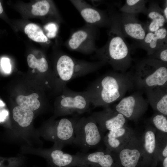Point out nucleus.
<instances>
[{
  "instance_id": "4be33fe9",
  "label": "nucleus",
  "mask_w": 167,
  "mask_h": 167,
  "mask_svg": "<svg viewBox=\"0 0 167 167\" xmlns=\"http://www.w3.org/2000/svg\"><path fill=\"white\" fill-rule=\"evenodd\" d=\"M31 12L34 15L42 16L57 14L52 2L46 0L39 1L33 4L32 6Z\"/></svg>"
},
{
  "instance_id": "cd10ccee",
  "label": "nucleus",
  "mask_w": 167,
  "mask_h": 167,
  "mask_svg": "<svg viewBox=\"0 0 167 167\" xmlns=\"http://www.w3.org/2000/svg\"><path fill=\"white\" fill-rule=\"evenodd\" d=\"M46 31V36L48 39L53 38L56 36L58 30V27L56 23L50 22L44 27Z\"/></svg>"
},
{
  "instance_id": "2eb2a0df",
  "label": "nucleus",
  "mask_w": 167,
  "mask_h": 167,
  "mask_svg": "<svg viewBox=\"0 0 167 167\" xmlns=\"http://www.w3.org/2000/svg\"><path fill=\"white\" fill-rule=\"evenodd\" d=\"M47 153L45 156L51 167H76L82 165L77 155L65 152L58 148L55 147Z\"/></svg>"
},
{
  "instance_id": "6ab92c4d",
  "label": "nucleus",
  "mask_w": 167,
  "mask_h": 167,
  "mask_svg": "<svg viewBox=\"0 0 167 167\" xmlns=\"http://www.w3.org/2000/svg\"><path fill=\"white\" fill-rule=\"evenodd\" d=\"M146 15L148 32H154L164 27L167 21L164 16L163 9L156 1L150 2Z\"/></svg>"
},
{
  "instance_id": "f257e3e1",
  "label": "nucleus",
  "mask_w": 167,
  "mask_h": 167,
  "mask_svg": "<svg viewBox=\"0 0 167 167\" xmlns=\"http://www.w3.org/2000/svg\"><path fill=\"white\" fill-rule=\"evenodd\" d=\"M108 13L110 24L107 41L97 49L92 58L109 64L115 71L125 72L132 63L130 49L121 29L120 14L111 9Z\"/></svg>"
},
{
  "instance_id": "473e14b6",
  "label": "nucleus",
  "mask_w": 167,
  "mask_h": 167,
  "mask_svg": "<svg viewBox=\"0 0 167 167\" xmlns=\"http://www.w3.org/2000/svg\"><path fill=\"white\" fill-rule=\"evenodd\" d=\"M6 113V111H3L0 112V120H2L5 117Z\"/></svg>"
},
{
  "instance_id": "393cba45",
  "label": "nucleus",
  "mask_w": 167,
  "mask_h": 167,
  "mask_svg": "<svg viewBox=\"0 0 167 167\" xmlns=\"http://www.w3.org/2000/svg\"><path fill=\"white\" fill-rule=\"evenodd\" d=\"M38 97V95L35 93L28 96L20 95L17 97L16 101L19 106L32 111L37 110L40 106Z\"/></svg>"
},
{
  "instance_id": "20e7f679",
  "label": "nucleus",
  "mask_w": 167,
  "mask_h": 167,
  "mask_svg": "<svg viewBox=\"0 0 167 167\" xmlns=\"http://www.w3.org/2000/svg\"><path fill=\"white\" fill-rule=\"evenodd\" d=\"M105 64L101 61L78 59L66 54L60 55L57 61L56 69L62 91L70 80L94 72Z\"/></svg>"
},
{
  "instance_id": "dca6fc26",
  "label": "nucleus",
  "mask_w": 167,
  "mask_h": 167,
  "mask_svg": "<svg viewBox=\"0 0 167 167\" xmlns=\"http://www.w3.org/2000/svg\"><path fill=\"white\" fill-rule=\"evenodd\" d=\"M82 165H88L97 167H113L115 157L113 154L106 149L105 150L86 153L77 152Z\"/></svg>"
},
{
  "instance_id": "f8f14e48",
  "label": "nucleus",
  "mask_w": 167,
  "mask_h": 167,
  "mask_svg": "<svg viewBox=\"0 0 167 167\" xmlns=\"http://www.w3.org/2000/svg\"><path fill=\"white\" fill-rule=\"evenodd\" d=\"M136 15L120 14V26L125 37H129L139 42L143 40L148 31L146 25L139 20Z\"/></svg>"
},
{
  "instance_id": "c756f323",
  "label": "nucleus",
  "mask_w": 167,
  "mask_h": 167,
  "mask_svg": "<svg viewBox=\"0 0 167 167\" xmlns=\"http://www.w3.org/2000/svg\"><path fill=\"white\" fill-rule=\"evenodd\" d=\"M1 65L2 69L6 73H9L11 71V66L10 60L7 58H2L1 61Z\"/></svg>"
},
{
  "instance_id": "5701e85b",
  "label": "nucleus",
  "mask_w": 167,
  "mask_h": 167,
  "mask_svg": "<svg viewBox=\"0 0 167 167\" xmlns=\"http://www.w3.org/2000/svg\"><path fill=\"white\" fill-rule=\"evenodd\" d=\"M148 1L144 0H126L120 10L122 13L135 14L142 13L146 15L148 8L146 4Z\"/></svg>"
},
{
  "instance_id": "aec40b11",
  "label": "nucleus",
  "mask_w": 167,
  "mask_h": 167,
  "mask_svg": "<svg viewBox=\"0 0 167 167\" xmlns=\"http://www.w3.org/2000/svg\"><path fill=\"white\" fill-rule=\"evenodd\" d=\"M155 128L148 126L141 139L143 158L157 155V135Z\"/></svg>"
},
{
  "instance_id": "412c9836",
  "label": "nucleus",
  "mask_w": 167,
  "mask_h": 167,
  "mask_svg": "<svg viewBox=\"0 0 167 167\" xmlns=\"http://www.w3.org/2000/svg\"><path fill=\"white\" fill-rule=\"evenodd\" d=\"M13 117L14 120L21 127H25L31 124L34 117L32 111L17 106L12 111Z\"/></svg>"
},
{
  "instance_id": "6e6552de",
  "label": "nucleus",
  "mask_w": 167,
  "mask_h": 167,
  "mask_svg": "<svg viewBox=\"0 0 167 167\" xmlns=\"http://www.w3.org/2000/svg\"><path fill=\"white\" fill-rule=\"evenodd\" d=\"M141 92H136L123 97L113 109L122 114L126 119L137 120L147 110L148 105Z\"/></svg>"
},
{
  "instance_id": "72a5a7b5",
  "label": "nucleus",
  "mask_w": 167,
  "mask_h": 167,
  "mask_svg": "<svg viewBox=\"0 0 167 167\" xmlns=\"http://www.w3.org/2000/svg\"><path fill=\"white\" fill-rule=\"evenodd\" d=\"M163 164V167H167V157L164 158Z\"/></svg>"
},
{
  "instance_id": "ddd939ff",
  "label": "nucleus",
  "mask_w": 167,
  "mask_h": 167,
  "mask_svg": "<svg viewBox=\"0 0 167 167\" xmlns=\"http://www.w3.org/2000/svg\"><path fill=\"white\" fill-rule=\"evenodd\" d=\"M112 153L118 158L123 167H136L143 157L141 139L135 135L123 147L117 152Z\"/></svg>"
},
{
  "instance_id": "0eeeda50",
  "label": "nucleus",
  "mask_w": 167,
  "mask_h": 167,
  "mask_svg": "<svg viewBox=\"0 0 167 167\" xmlns=\"http://www.w3.org/2000/svg\"><path fill=\"white\" fill-rule=\"evenodd\" d=\"M99 34L98 27L86 24L73 32L65 43L70 50L86 54L94 53Z\"/></svg>"
},
{
  "instance_id": "9b49d317",
  "label": "nucleus",
  "mask_w": 167,
  "mask_h": 167,
  "mask_svg": "<svg viewBox=\"0 0 167 167\" xmlns=\"http://www.w3.org/2000/svg\"><path fill=\"white\" fill-rule=\"evenodd\" d=\"M97 122L103 133L121 128L126 126V118L109 106L103 110L92 113L90 115Z\"/></svg>"
},
{
  "instance_id": "423d86ee",
  "label": "nucleus",
  "mask_w": 167,
  "mask_h": 167,
  "mask_svg": "<svg viewBox=\"0 0 167 167\" xmlns=\"http://www.w3.org/2000/svg\"><path fill=\"white\" fill-rule=\"evenodd\" d=\"M62 91L58 103L57 112L58 115L82 114L89 111L91 103L85 91H75L66 86Z\"/></svg>"
},
{
  "instance_id": "a211bd4d",
  "label": "nucleus",
  "mask_w": 167,
  "mask_h": 167,
  "mask_svg": "<svg viewBox=\"0 0 167 167\" xmlns=\"http://www.w3.org/2000/svg\"><path fill=\"white\" fill-rule=\"evenodd\" d=\"M147 100L156 113L167 115V87H157L146 89Z\"/></svg>"
},
{
  "instance_id": "7ed1b4c3",
  "label": "nucleus",
  "mask_w": 167,
  "mask_h": 167,
  "mask_svg": "<svg viewBox=\"0 0 167 167\" xmlns=\"http://www.w3.org/2000/svg\"><path fill=\"white\" fill-rule=\"evenodd\" d=\"M134 87L142 92L149 89L167 87V63L148 57L138 62L132 73Z\"/></svg>"
},
{
  "instance_id": "b1692460",
  "label": "nucleus",
  "mask_w": 167,
  "mask_h": 167,
  "mask_svg": "<svg viewBox=\"0 0 167 167\" xmlns=\"http://www.w3.org/2000/svg\"><path fill=\"white\" fill-rule=\"evenodd\" d=\"M24 32L28 37L34 41L47 43L49 41L41 28L35 24L31 23L27 24L24 27Z\"/></svg>"
},
{
  "instance_id": "bb28decb",
  "label": "nucleus",
  "mask_w": 167,
  "mask_h": 167,
  "mask_svg": "<svg viewBox=\"0 0 167 167\" xmlns=\"http://www.w3.org/2000/svg\"><path fill=\"white\" fill-rule=\"evenodd\" d=\"M150 121L155 128L158 131L164 133H167V116L156 113L152 117Z\"/></svg>"
},
{
  "instance_id": "2f4dec72",
  "label": "nucleus",
  "mask_w": 167,
  "mask_h": 167,
  "mask_svg": "<svg viewBox=\"0 0 167 167\" xmlns=\"http://www.w3.org/2000/svg\"><path fill=\"white\" fill-rule=\"evenodd\" d=\"M160 154H161L164 158L167 157V146L162 150Z\"/></svg>"
},
{
  "instance_id": "a878e982",
  "label": "nucleus",
  "mask_w": 167,
  "mask_h": 167,
  "mask_svg": "<svg viewBox=\"0 0 167 167\" xmlns=\"http://www.w3.org/2000/svg\"><path fill=\"white\" fill-rule=\"evenodd\" d=\"M27 61L30 67L36 68L40 72L45 73L48 70V63L44 57L37 59L33 54H30L27 56Z\"/></svg>"
},
{
  "instance_id": "4c0bfd02",
  "label": "nucleus",
  "mask_w": 167,
  "mask_h": 167,
  "mask_svg": "<svg viewBox=\"0 0 167 167\" xmlns=\"http://www.w3.org/2000/svg\"><path fill=\"white\" fill-rule=\"evenodd\" d=\"M3 166L2 165V163L0 161V167H3Z\"/></svg>"
},
{
  "instance_id": "f03ea898",
  "label": "nucleus",
  "mask_w": 167,
  "mask_h": 167,
  "mask_svg": "<svg viewBox=\"0 0 167 167\" xmlns=\"http://www.w3.org/2000/svg\"><path fill=\"white\" fill-rule=\"evenodd\" d=\"M134 87L132 73L110 72L96 79L84 91L95 107L109 106Z\"/></svg>"
},
{
  "instance_id": "1a4fd4ad",
  "label": "nucleus",
  "mask_w": 167,
  "mask_h": 167,
  "mask_svg": "<svg viewBox=\"0 0 167 167\" xmlns=\"http://www.w3.org/2000/svg\"><path fill=\"white\" fill-rule=\"evenodd\" d=\"M79 118L77 115L71 118H63L47 128L48 137L56 143V147L62 149L73 143L75 126Z\"/></svg>"
},
{
  "instance_id": "e433bc0d",
  "label": "nucleus",
  "mask_w": 167,
  "mask_h": 167,
  "mask_svg": "<svg viewBox=\"0 0 167 167\" xmlns=\"http://www.w3.org/2000/svg\"><path fill=\"white\" fill-rule=\"evenodd\" d=\"M4 105V104L3 102L0 100V107L3 106Z\"/></svg>"
},
{
  "instance_id": "c9c22d12",
  "label": "nucleus",
  "mask_w": 167,
  "mask_h": 167,
  "mask_svg": "<svg viewBox=\"0 0 167 167\" xmlns=\"http://www.w3.org/2000/svg\"><path fill=\"white\" fill-rule=\"evenodd\" d=\"M3 11V9L0 1V14L2 13Z\"/></svg>"
},
{
  "instance_id": "39448f33",
  "label": "nucleus",
  "mask_w": 167,
  "mask_h": 167,
  "mask_svg": "<svg viewBox=\"0 0 167 167\" xmlns=\"http://www.w3.org/2000/svg\"><path fill=\"white\" fill-rule=\"evenodd\" d=\"M97 122L91 116L79 118L75 128L73 143L79 147L83 153L98 146L104 136Z\"/></svg>"
},
{
  "instance_id": "c85d7f7f",
  "label": "nucleus",
  "mask_w": 167,
  "mask_h": 167,
  "mask_svg": "<svg viewBox=\"0 0 167 167\" xmlns=\"http://www.w3.org/2000/svg\"><path fill=\"white\" fill-rule=\"evenodd\" d=\"M148 57L167 63V45L160 48Z\"/></svg>"
},
{
  "instance_id": "f704fd0d",
  "label": "nucleus",
  "mask_w": 167,
  "mask_h": 167,
  "mask_svg": "<svg viewBox=\"0 0 167 167\" xmlns=\"http://www.w3.org/2000/svg\"><path fill=\"white\" fill-rule=\"evenodd\" d=\"M76 167H97L92 165H80V166H77Z\"/></svg>"
},
{
  "instance_id": "f3484780",
  "label": "nucleus",
  "mask_w": 167,
  "mask_h": 167,
  "mask_svg": "<svg viewBox=\"0 0 167 167\" xmlns=\"http://www.w3.org/2000/svg\"><path fill=\"white\" fill-rule=\"evenodd\" d=\"M166 45L167 31L164 27L154 32H147L143 40L139 42L138 45L150 56Z\"/></svg>"
},
{
  "instance_id": "4468645a",
  "label": "nucleus",
  "mask_w": 167,
  "mask_h": 167,
  "mask_svg": "<svg viewBox=\"0 0 167 167\" xmlns=\"http://www.w3.org/2000/svg\"><path fill=\"white\" fill-rule=\"evenodd\" d=\"M135 135L134 131L126 126L109 131L104 137L106 149L113 153L123 147Z\"/></svg>"
},
{
  "instance_id": "9d476101",
  "label": "nucleus",
  "mask_w": 167,
  "mask_h": 167,
  "mask_svg": "<svg viewBox=\"0 0 167 167\" xmlns=\"http://www.w3.org/2000/svg\"><path fill=\"white\" fill-rule=\"evenodd\" d=\"M78 11L86 24L97 27H109L110 19L108 14L82 0L70 1Z\"/></svg>"
},
{
  "instance_id": "7c9ffc66",
  "label": "nucleus",
  "mask_w": 167,
  "mask_h": 167,
  "mask_svg": "<svg viewBox=\"0 0 167 167\" xmlns=\"http://www.w3.org/2000/svg\"><path fill=\"white\" fill-rule=\"evenodd\" d=\"M164 7L163 9V13L164 16L167 20V1H165Z\"/></svg>"
}]
</instances>
